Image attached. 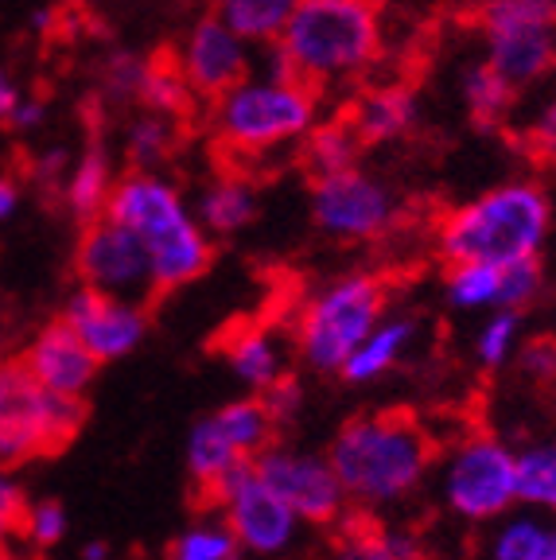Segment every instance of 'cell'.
I'll return each mask as SVG.
<instances>
[{
	"mask_svg": "<svg viewBox=\"0 0 556 560\" xmlns=\"http://www.w3.org/2000/svg\"><path fill=\"white\" fill-rule=\"evenodd\" d=\"M382 47L378 0H300L277 44L262 47V59L320 97H335L362 86L382 59Z\"/></svg>",
	"mask_w": 556,
	"mask_h": 560,
	"instance_id": "6da1fadb",
	"label": "cell"
},
{
	"mask_svg": "<svg viewBox=\"0 0 556 560\" xmlns=\"http://www.w3.org/2000/svg\"><path fill=\"white\" fill-rule=\"evenodd\" d=\"M323 117V97L285 70L262 67L207 102V132L227 167H253L300 149Z\"/></svg>",
	"mask_w": 556,
	"mask_h": 560,
	"instance_id": "7a4b0ae2",
	"label": "cell"
},
{
	"mask_svg": "<svg viewBox=\"0 0 556 560\" xmlns=\"http://www.w3.org/2000/svg\"><path fill=\"white\" fill-rule=\"evenodd\" d=\"M105 214L140 237L152 265L157 296L187 289L215 265V237L207 234L179 184H172L164 172H152V167L121 172Z\"/></svg>",
	"mask_w": 556,
	"mask_h": 560,
	"instance_id": "3957f363",
	"label": "cell"
},
{
	"mask_svg": "<svg viewBox=\"0 0 556 560\" xmlns=\"http://www.w3.org/2000/svg\"><path fill=\"white\" fill-rule=\"evenodd\" d=\"M432 455V436L405 409L350 417L327 447L347 499L358 506H390L409 499L425 482Z\"/></svg>",
	"mask_w": 556,
	"mask_h": 560,
	"instance_id": "277c9868",
	"label": "cell"
},
{
	"mask_svg": "<svg viewBox=\"0 0 556 560\" xmlns=\"http://www.w3.org/2000/svg\"><path fill=\"white\" fill-rule=\"evenodd\" d=\"M548 226H553L548 195L533 179H510L448 210L436 222V249L443 265L530 261L541 257Z\"/></svg>",
	"mask_w": 556,
	"mask_h": 560,
	"instance_id": "5b68a950",
	"label": "cell"
},
{
	"mask_svg": "<svg viewBox=\"0 0 556 560\" xmlns=\"http://www.w3.org/2000/svg\"><path fill=\"white\" fill-rule=\"evenodd\" d=\"M390 284L378 272H343L304 300L292 324L296 354L315 374H339L358 342L385 319Z\"/></svg>",
	"mask_w": 556,
	"mask_h": 560,
	"instance_id": "8992f818",
	"label": "cell"
},
{
	"mask_svg": "<svg viewBox=\"0 0 556 560\" xmlns=\"http://www.w3.org/2000/svg\"><path fill=\"white\" fill-rule=\"evenodd\" d=\"M82 397L55 394L32 377L24 362L0 370V471H16L35 459H55L86 429Z\"/></svg>",
	"mask_w": 556,
	"mask_h": 560,
	"instance_id": "52a82bcc",
	"label": "cell"
},
{
	"mask_svg": "<svg viewBox=\"0 0 556 560\" xmlns=\"http://www.w3.org/2000/svg\"><path fill=\"white\" fill-rule=\"evenodd\" d=\"M478 27L487 62L518 90L537 86L556 70V0H483Z\"/></svg>",
	"mask_w": 556,
	"mask_h": 560,
	"instance_id": "ba28073f",
	"label": "cell"
},
{
	"mask_svg": "<svg viewBox=\"0 0 556 560\" xmlns=\"http://www.w3.org/2000/svg\"><path fill=\"white\" fill-rule=\"evenodd\" d=\"M443 502L463 522H498L518 502V452L495 436H475L452 452L440 475Z\"/></svg>",
	"mask_w": 556,
	"mask_h": 560,
	"instance_id": "9c48e42d",
	"label": "cell"
},
{
	"mask_svg": "<svg viewBox=\"0 0 556 560\" xmlns=\"http://www.w3.org/2000/svg\"><path fill=\"white\" fill-rule=\"evenodd\" d=\"M312 219L335 242H378L401 219V202L362 167L312 179Z\"/></svg>",
	"mask_w": 556,
	"mask_h": 560,
	"instance_id": "30bf717a",
	"label": "cell"
},
{
	"mask_svg": "<svg viewBox=\"0 0 556 560\" xmlns=\"http://www.w3.org/2000/svg\"><path fill=\"white\" fill-rule=\"evenodd\" d=\"M74 277L90 289L114 292L129 300H152V265L140 237L117 219L102 214L94 222H82L74 242Z\"/></svg>",
	"mask_w": 556,
	"mask_h": 560,
	"instance_id": "8fae6325",
	"label": "cell"
},
{
	"mask_svg": "<svg viewBox=\"0 0 556 560\" xmlns=\"http://www.w3.org/2000/svg\"><path fill=\"white\" fill-rule=\"evenodd\" d=\"M175 67L183 70V79L192 82V90L202 102H215L218 94H227L242 79H250L257 62H262V47H253L245 35H238L215 12H202L192 20V27L183 32V39L172 51Z\"/></svg>",
	"mask_w": 556,
	"mask_h": 560,
	"instance_id": "7c38bea8",
	"label": "cell"
},
{
	"mask_svg": "<svg viewBox=\"0 0 556 560\" xmlns=\"http://www.w3.org/2000/svg\"><path fill=\"white\" fill-rule=\"evenodd\" d=\"M253 471L262 475L280 499L300 514V522L331 525L347 514V490L331 467L327 455H308L273 440L269 447L253 455Z\"/></svg>",
	"mask_w": 556,
	"mask_h": 560,
	"instance_id": "4fadbf2b",
	"label": "cell"
},
{
	"mask_svg": "<svg viewBox=\"0 0 556 560\" xmlns=\"http://www.w3.org/2000/svg\"><path fill=\"white\" fill-rule=\"evenodd\" d=\"M218 510H222V522L242 541V549L257 552V557L285 552L296 537V525H300V514L280 499L262 475L253 471V459L238 467L234 479L227 482Z\"/></svg>",
	"mask_w": 556,
	"mask_h": 560,
	"instance_id": "5bb4252c",
	"label": "cell"
},
{
	"mask_svg": "<svg viewBox=\"0 0 556 560\" xmlns=\"http://www.w3.org/2000/svg\"><path fill=\"white\" fill-rule=\"evenodd\" d=\"M59 315L82 335V342L94 350V359L102 366L132 354L144 342L148 324H152L148 319V300L114 296V292L90 289V284H79L70 292Z\"/></svg>",
	"mask_w": 556,
	"mask_h": 560,
	"instance_id": "9a60e30c",
	"label": "cell"
},
{
	"mask_svg": "<svg viewBox=\"0 0 556 560\" xmlns=\"http://www.w3.org/2000/svg\"><path fill=\"white\" fill-rule=\"evenodd\" d=\"M20 362L32 370V377L39 385H47L55 394H70V397H86L97 370H102V362L94 359V350L82 342V335L74 331L62 315H55L51 324H44L32 335V342H27V350L20 354Z\"/></svg>",
	"mask_w": 556,
	"mask_h": 560,
	"instance_id": "2e32d148",
	"label": "cell"
},
{
	"mask_svg": "<svg viewBox=\"0 0 556 560\" xmlns=\"http://www.w3.org/2000/svg\"><path fill=\"white\" fill-rule=\"evenodd\" d=\"M343 114L350 117L366 149H378L417 129L420 102L409 82H378V86H358Z\"/></svg>",
	"mask_w": 556,
	"mask_h": 560,
	"instance_id": "e0dca14e",
	"label": "cell"
},
{
	"mask_svg": "<svg viewBox=\"0 0 556 560\" xmlns=\"http://www.w3.org/2000/svg\"><path fill=\"white\" fill-rule=\"evenodd\" d=\"M253 455L238 452L230 444V436L218 429L215 412L202 420H195L192 436H187V482H192V502L195 510L218 506L227 482L234 479V471L242 464H250Z\"/></svg>",
	"mask_w": 556,
	"mask_h": 560,
	"instance_id": "ac0fdd59",
	"label": "cell"
},
{
	"mask_svg": "<svg viewBox=\"0 0 556 560\" xmlns=\"http://www.w3.org/2000/svg\"><path fill=\"white\" fill-rule=\"evenodd\" d=\"M257 210H262V195L242 167H222L210 184H202L199 199H195V214L210 237L242 234L245 226H253Z\"/></svg>",
	"mask_w": 556,
	"mask_h": 560,
	"instance_id": "d6986e66",
	"label": "cell"
},
{
	"mask_svg": "<svg viewBox=\"0 0 556 560\" xmlns=\"http://www.w3.org/2000/svg\"><path fill=\"white\" fill-rule=\"evenodd\" d=\"M114 187H117L114 156H109V149H105L102 140H90L86 149H82V156L70 160L67 175H62V187H59L62 210H67L79 226L82 222L102 219Z\"/></svg>",
	"mask_w": 556,
	"mask_h": 560,
	"instance_id": "ffe728a7",
	"label": "cell"
},
{
	"mask_svg": "<svg viewBox=\"0 0 556 560\" xmlns=\"http://www.w3.org/2000/svg\"><path fill=\"white\" fill-rule=\"evenodd\" d=\"M218 350L227 354L238 382H245L250 389H257V394L285 374V350H280V342L273 339V331L265 324H245L242 319V324H234L230 331H222Z\"/></svg>",
	"mask_w": 556,
	"mask_h": 560,
	"instance_id": "44dd1931",
	"label": "cell"
},
{
	"mask_svg": "<svg viewBox=\"0 0 556 560\" xmlns=\"http://www.w3.org/2000/svg\"><path fill=\"white\" fill-rule=\"evenodd\" d=\"M362 152H366V144L347 114H323L320 121L312 125V132L300 140L296 156H300V164H304V172L312 175V179H320V175L358 167Z\"/></svg>",
	"mask_w": 556,
	"mask_h": 560,
	"instance_id": "7402d4cb",
	"label": "cell"
},
{
	"mask_svg": "<svg viewBox=\"0 0 556 560\" xmlns=\"http://www.w3.org/2000/svg\"><path fill=\"white\" fill-rule=\"evenodd\" d=\"M413 331H417L413 319H382L374 331L358 342V350L347 359V366L339 370V377L350 385L378 382V377L390 374V370L401 362V354L409 350Z\"/></svg>",
	"mask_w": 556,
	"mask_h": 560,
	"instance_id": "603a6c76",
	"label": "cell"
},
{
	"mask_svg": "<svg viewBox=\"0 0 556 560\" xmlns=\"http://www.w3.org/2000/svg\"><path fill=\"white\" fill-rule=\"evenodd\" d=\"M331 560H425V552H420V541L413 534L382 529L370 517L355 514L343 522V534L335 541Z\"/></svg>",
	"mask_w": 556,
	"mask_h": 560,
	"instance_id": "cb8c5ba5",
	"label": "cell"
},
{
	"mask_svg": "<svg viewBox=\"0 0 556 560\" xmlns=\"http://www.w3.org/2000/svg\"><path fill=\"white\" fill-rule=\"evenodd\" d=\"M199 102L202 97L192 90V82L183 79V70L175 67L172 51L148 59V74H144V82H140V97H137L140 109L172 117V121L183 125L199 114Z\"/></svg>",
	"mask_w": 556,
	"mask_h": 560,
	"instance_id": "d4e9b609",
	"label": "cell"
},
{
	"mask_svg": "<svg viewBox=\"0 0 556 560\" xmlns=\"http://www.w3.org/2000/svg\"><path fill=\"white\" fill-rule=\"evenodd\" d=\"M487 560H556V517L537 510L506 517L490 537Z\"/></svg>",
	"mask_w": 556,
	"mask_h": 560,
	"instance_id": "484cf974",
	"label": "cell"
},
{
	"mask_svg": "<svg viewBox=\"0 0 556 560\" xmlns=\"http://www.w3.org/2000/svg\"><path fill=\"white\" fill-rule=\"evenodd\" d=\"M296 9H300V0H210V12L227 20L253 47L277 44Z\"/></svg>",
	"mask_w": 556,
	"mask_h": 560,
	"instance_id": "4316f807",
	"label": "cell"
},
{
	"mask_svg": "<svg viewBox=\"0 0 556 560\" xmlns=\"http://www.w3.org/2000/svg\"><path fill=\"white\" fill-rule=\"evenodd\" d=\"M463 102H467V114L478 129H498V125L513 114L518 86H513L510 79H502V74L483 59L463 74Z\"/></svg>",
	"mask_w": 556,
	"mask_h": 560,
	"instance_id": "83f0119b",
	"label": "cell"
},
{
	"mask_svg": "<svg viewBox=\"0 0 556 560\" xmlns=\"http://www.w3.org/2000/svg\"><path fill=\"white\" fill-rule=\"evenodd\" d=\"M502 280H506V265L455 261L448 265L443 292L463 312H495V307H502Z\"/></svg>",
	"mask_w": 556,
	"mask_h": 560,
	"instance_id": "f1b7e54d",
	"label": "cell"
},
{
	"mask_svg": "<svg viewBox=\"0 0 556 560\" xmlns=\"http://www.w3.org/2000/svg\"><path fill=\"white\" fill-rule=\"evenodd\" d=\"M175 149H179V121H172V117L140 109V114L125 125L121 152L129 167H152V172H160V167L175 156Z\"/></svg>",
	"mask_w": 556,
	"mask_h": 560,
	"instance_id": "f546056e",
	"label": "cell"
},
{
	"mask_svg": "<svg viewBox=\"0 0 556 560\" xmlns=\"http://www.w3.org/2000/svg\"><path fill=\"white\" fill-rule=\"evenodd\" d=\"M215 420H218V429L230 436V444L245 455H257L262 447H269L273 440H277V429H280L277 420H273V412L265 409L262 394L227 401L215 412Z\"/></svg>",
	"mask_w": 556,
	"mask_h": 560,
	"instance_id": "4dcf8cb0",
	"label": "cell"
},
{
	"mask_svg": "<svg viewBox=\"0 0 556 560\" xmlns=\"http://www.w3.org/2000/svg\"><path fill=\"white\" fill-rule=\"evenodd\" d=\"M518 502L556 517V444H533L518 452Z\"/></svg>",
	"mask_w": 556,
	"mask_h": 560,
	"instance_id": "1f68e13d",
	"label": "cell"
},
{
	"mask_svg": "<svg viewBox=\"0 0 556 560\" xmlns=\"http://www.w3.org/2000/svg\"><path fill=\"white\" fill-rule=\"evenodd\" d=\"M167 560H242V541L227 522H199L172 537Z\"/></svg>",
	"mask_w": 556,
	"mask_h": 560,
	"instance_id": "d6a6232c",
	"label": "cell"
},
{
	"mask_svg": "<svg viewBox=\"0 0 556 560\" xmlns=\"http://www.w3.org/2000/svg\"><path fill=\"white\" fill-rule=\"evenodd\" d=\"M522 350V312L495 307L490 319L475 335V359L483 370H502Z\"/></svg>",
	"mask_w": 556,
	"mask_h": 560,
	"instance_id": "836d02e7",
	"label": "cell"
},
{
	"mask_svg": "<svg viewBox=\"0 0 556 560\" xmlns=\"http://www.w3.org/2000/svg\"><path fill=\"white\" fill-rule=\"evenodd\" d=\"M148 74V59L137 51H114L97 70V86H102L105 102H121V105H137L140 97V82Z\"/></svg>",
	"mask_w": 556,
	"mask_h": 560,
	"instance_id": "e575fe53",
	"label": "cell"
},
{
	"mask_svg": "<svg viewBox=\"0 0 556 560\" xmlns=\"http://www.w3.org/2000/svg\"><path fill=\"white\" fill-rule=\"evenodd\" d=\"M70 529V517H67V506L59 499H39L27 506V522H24V541H32L35 549H55L62 545Z\"/></svg>",
	"mask_w": 556,
	"mask_h": 560,
	"instance_id": "d590c367",
	"label": "cell"
},
{
	"mask_svg": "<svg viewBox=\"0 0 556 560\" xmlns=\"http://www.w3.org/2000/svg\"><path fill=\"white\" fill-rule=\"evenodd\" d=\"M537 292H541L537 257L506 265V280H502V307L506 312H522V307H530L533 300H537Z\"/></svg>",
	"mask_w": 556,
	"mask_h": 560,
	"instance_id": "8d00e7d4",
	"label": "cell"
},
{
	"mask_svg": "<svg viewBox=\"0 0 556 560\" xmlns=\"http://www.w3.org/2000/svg\"><path fill=\"white\" fill-rule=\"evenodd\" d=\"M27 494L9 471H0V545L9 541V537L24 534V522H27Z\"/></svg>",
	"mask_w": 556,
	"mask_h": 560,
	"instance_id": "74e56055",
	"label": "cell"
},
{
	"mask_svg": "<svg viewBox=\"0 0 556 560\" xmlns=\"http://www.w3.org/2000/svg\"><path fill=\"white\" fill-rule=\"evenodd\" d=\"M262 401H265V409L273 412V420H277V424H288V420L300 412V405H304V385H300V377L285 370L277 382L262 389Z\"/></svg>",
	"mask_w": 556,
	"mask_h": 560,
	"instance_id": "f35d334b",
	"label": "cell"
},
{
	"mask_svg": "<svg viewBox=\"0 0 556 560\" xmlns=\"http://www.w3.org/2000/svg\"><path fill=\"white\" fill-rule=\"evenodd\" d=\"M522 144L537 164H556V102H548L545 109L533 117Z\"/></svg>",
	"mask_w": 556,
	"mask_h": 560,
	"instance_id": "ab89813d",
	"label": "cell"
},
{
	"mask_svg": "<svg viewBox=\"0 0 556 560\" xmlns=\"http://www.w3.org/2000/svg\"><path fill=\"white\" fill-rule=\"evenodd\" d=\"M518 366L533 382H556V342L553 339H533L518 350Z\"/></svg>",
	"mask_w": 556,
	"mask_h": 560,
	"instance_id": "60d3db41",
	"label": "cell"
},
{
	"mask_svg": "<svg viewBox=\"0 0 556 560\" xmlns=\"http://www.w3.org/2000/svg\"><path fill=\"white\" fill-rule=\"evenodd\" d=\"M67 167H70L67 152H62V149H44V152H35V156H32L27 175H32V184H39L44 191H59Z\"/></svg>",
	"mask_w": 556,
	"mask_h": 560,
	"instance_id": "b9f144b4",
	"label": "cell"
},
{
	"mask_svg": "<svg viewBox=\"0 0 556 560\" xmlns=\"http://www.w3.org/2000/svg\"><path fill=\"white\" fill-rule=\"evenodd\" d=\"M47 121V105L39 102V97H24V102L16 105V114H12V121H9V129H16V132H32V129H39V125Z\"/></svg>",
	"mask_w": 556,
	"mask_h": 560,
	"instance_id": "7bdbcfd3",
	"label": "cell"
},
{
	"mask_svg": "<svg viewBox=\"0 0 556 560\" xmlns=\"http://www.w3.org/2000/svg\"><path fill=\"white\" fill-rule=\"evenodd\" d=\"M20 202H24V184L16 175H0V222L16 219Z\"/></svg>",
	"mask_w": 556,
	"mask_h": 560,
	"instance_id": "ee69618b",
	"label": "cell"
},
{
	"mask_svg": "<svg viewBox=\"0 0 556 560\" xmlns=\"http://www.w3.org/2000/svg\"><path fill=\"white\" fill-rule=\"evenodd\" d=\"M24 102V90L16 86L9 70H0V125H9L12 114H16V105Z\"/></svg>",
	"mask_w": 556,
	"mask_h": 560,
	"instance_id": "f6af8a7d",
	"label": "cell"
},
{
	"mask_svg": "<svg viewBox=\"0 0 556 560\" xmlns=\"http://www.w3.org/2000/svg\"><path fill=\"white\" fill-rule=\"evenodd\" d=\"M59 9H35V16H32V24H27V27H32V32L35 35H55V32H59Z\"/></svg>",
	"mask_w": 556,
	"mask_h": 560,
	"instance_id": "bcb514c9",
	"label": "cell"
},
{
	"mask_svg": "<svg viewBox=\"0 0 556 560\" xmlns=\"http://www.w3.org/2000/svg\"><path fill=\"white\" fill-rule=\"evenodd\" d=\"M82 560H114V549H109V541H90L82 545Z\"/></svg>",
	"mask_w": 556,
	"mask_h": 560,
	"instance_id": "7dc6e473",
	"label": "cell"
},
{
	"mask_svg": "<svg viewBox=\"0 0 556 560\" xmlns=\"http://www.w3.org/2000/svg\"><path fill=\"white\" fill-rule=\"evenodd\" d=\"M0 560H16V557H12V552L4 549V545H0Z\"/></svg>",
	"mask_w": 556,
	"mask_h": 560,
	"instance_id": "c3c4849f",
	"label": "cell"
},
{
	"mask_svg": "<svg viewBox=\"0 0 556 560\" xmlns=\"http://www.w3.org/2000/svg\"><path fill=\"white\" fill-rule=\"evenodd\" d=\"M9 366V359H4V342H0V370Z\"/></svg>",
	"mask_w": 556,
	"mask_h": 560,
	"instance_id": "681fc988",
	"label": "cell"
}]
</instances>
